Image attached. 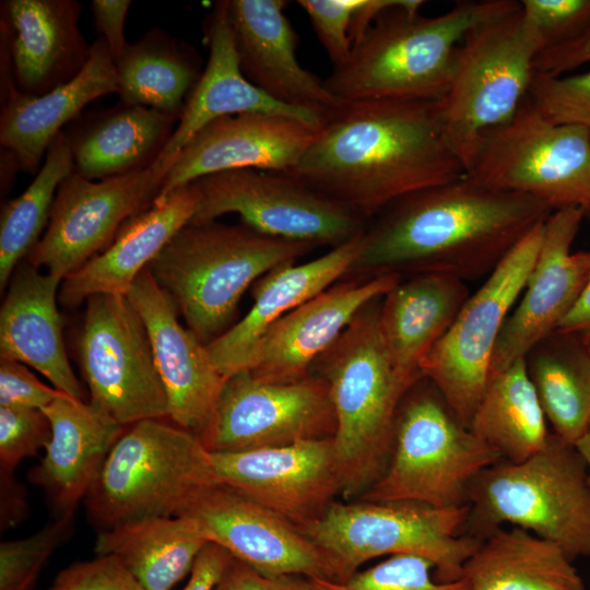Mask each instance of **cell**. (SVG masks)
Returning a JSON list of instances; mask_svg holds the SVG:
<instances>
[{"instance_id":"6da1fadb","label":"cell","mask_w":590,"mask_h":590,"mask_svg":"<svg viewBox=\"0 0 590 590\" xmlns=\"http://www.w3.org/2000/svg\"><path fill=\"white\" fill-rule=\"evenodd\" d=\"M553 210L531 196L469 175L410 193L373 219L344 279L488 274Z\"/></svg>"},{"instance_id":"7a4b0ae2","label":"cell","mask_w":590,"mask_h":590,"mask_svg":"<svg viewBox=\"0 0 590 590\" xmlns=\"http://www.w3.org/2000/svg\"><path fill=\"white\" fill-rule=\"evenodd\" d=\"M366 224L391 203L465 175L437 102H340L288 173Z\"/></svg>"},{"instance_id":"3957f363","label":"cell","mask_w":590,"mask_h":590,"mask_svg":"<svg viewBox=\"0 0 590 590\" xmlns=\"http://www.w3.org/2000/svg\"><path fill=\"white\" fill-rule=\"evenodd\" d=\"M423 3L404 0L379 14L349 59L324 80L339 102H439L464 35L519 5L514 0L459 1L446 13L426 17L420 14Z\"/></svg>"},{"instance_id":"277c9868","label":"cell","mask_w":590,"mask_h":590,"mask_svg":"<svg viewBox=\"0 0 590 590\" xmlns=\"http://www.w3.org/2000/svg\"><path fill=\"white\" fill-rule=\"evenodd\" d=\"M378 297L365 305L310 368L328 386L335 414L332 437L341 495L359 497L385 472L400 405L417 382L402 376L384 345Z\"/></svg>"},{"instance_id":"5b68a950","label":"cell","mask_w":590,"mask_h":590,"mask_svg":"<svg viewBox=\"0 0 590 590\" xmlns=\"http://www.w3.org/2000/svg\"><path fill=\"white\" fill-rule=\"evenodd\" d=\"M316 246L261 234L244 223L184 226L148 266L152 278L205 345L233 324L247 288Z\"/></svg>"},{"instance_id":"8992f818","label":"cell","mask_w":590,"mask_h":590,"mask_svg":"<svg viewBox=\"0 0 590 590\" xmlns=\"http://www.w3.org/2000/svg\"><path fill=\"white\" fill-rule=\"evenodd\" d=\"M468 505L470 536L482 541L509 523L557 544L570 560L590 556L588 468L576 446L554 433L527 460H502L483 471Z\"/></svg>"},{"instance_id":"52a82bcc","label":"cell","mask_w":590,"mask_h":590,"mask_svg":"<svg viewBox=\"0 0 590 590\" xmlns=\"http://www.w3.org/2000/svg\"><path fill=\"white\" fill-rule=\"evenodd\" d=\"M216 484L211 455L198 435L169 418H149L125 429L83 502L102 531L178 516Z\"/></svg>"},{"instance_id":"ba28073f","label":"cell","mask_w":590,"mask_h":590,"mask_svg":"<svg viewBox=\"0 0 590 590\" xmlns=\"http://www.w3.org/2000/svg\"><path fill=\"white\" fill-rule=\"evenodd\" d=\"M469 505L436 508L411 502H332L317 520L299 528L329 558L335 582L380 556L429 560L439 582L462 578L481 540L461 533Z\"/></svg>"},{"instance_id":"9c48e42d","label":"cell","mask_w":590,"mask_h":590,"mask_svg":"<svg viewBox=\"0 0 590 590\" xmlns=\"http://www.w3.org/2000/svg\"><path fill=\"white\" fill-rule=\"evenodd\" d=\"M499 461V455L459 421L423 377L400 405L385 472L357 500L464 506L475 479Z\"/></svg>"},{"instance_id":"30bf717a","label":"cell","mask_w":590,"mask_h":590,"mask_svg":"<svg viewBox=\"0 0 590 590\" xmlns=\"http://www.w3.org/2000/svg\"><path fill=\"white\" fill-rule=\"evenodd\" d=\"M542 50L520 2L470 30L458 45L448 90L437 103L447 142L465 173L483 134L517 114Z\"/></svg>"},{"instance_id":"8fae6325","label":"cell","mask_w":590,"mask_h":590,"mask_svg":"<svg viewBox=\"0 0 590 590\" xmlns=\"http://www.w3.org/2000/svg\"><path fill=\"white\" fill-rule=\"evenodd\" d=\"M467 175L590 219V131L548 121L528 96L510 121L483 134Z\"/></svg>"},{"instance_id":"7c38bea8","label":"cell","mask_w":590,"mask_h":590,"mask_svg":"<svg viewBox=\"0 0 590 590\" xmlns=\"http://www.w3.org/2000/svg\"><path fill=\"white\" fill-rule=\"evenodd\" d=\"M545 222L520 240L486 276L421 363L423 377L433 382L467 427L488 384L497 339L538 260Z\"/></svg>"},{"instance_id":"4fadbf2b","label":"cell","mask_w":590,"mask_h":590,"mask_svg":"<svg viewBox=\"0 0 590 590\" xmlns=\"http://www.w3.org/2000/svg\"><path fill=\"white\" fill-rule=\"evenodd\" d=\"M78 356L94 409L126 427L168 418L146 326L126 294L85 300Z\"/></svg>"},{"instance_id":"5bb4252c","label":"cell","mask_w":590,"mask_h":590,"mask_svg":"<svg viewBox=\"0 0 590 590\" xmlns=\"http://www.w3.org/2000/svg\"><path fill=\"white\" fill-rule=\"evenodd\" d=\"M199 202L190 223L216 221L235 213L241 223L276 238L338 247L367 224L341 204L285 173L229 169L193 182Z\"/></svg>"},{"instance_id":"9a60e30c","label":"cell","mask_w":590,"mask_h":590,"mask_svg":"<svg viewBox=\"0 0 590 590\" xmlns=\"http://www.w3.org/2000/svg\"><path fill=\"white\" fill-rule=\"evenodd\" d=\"M177 155L97 181L73 169L60 184L46 232L26 261L60 280L78 271L113 243L126 221L153 204Z\"/></svg>"},{"instance_id":"2e32d148","label":"cell","mask_w":590,"mask_h":590,"mask_svg":"<svg viewBox=\"0 0 590 590\" xmlns=\"http://www.w3.org/2000/svg\"><path fill=\"white\" fill-rule=\"evenodd\" d=\"M335 427L321 378L269 382L243 370L226 379L199 438L209 452H234L332 438Z\"/></svg>"},{"instance_id":"e0dca14e","label":"cell","mask_w":590,"mask_h":590,"mask_svg":"<svg viewBox=\"0 0 590 590\" xmlns=\"http://www.w3.org/2000/svg\"><path fill=\"white\" fill-rule=\"evenodd\" d=\"M210 455L219 484L298 528L320 518L342 492L332 438Z\"/></svg>"},{"instance_id":"ac0fdd59","label":"cell","mask_w":590,"mask_h":590,"mask_svg":"<svg viewBox=\"0 0 590 590\" xmlns=\"http://www.w3.org/2000/svg\"><path fill=\"white\" fill-rule=\"evenodd\" d=\"M178 516L261 575L335 580L327 555L296 524L232 488L212 486Z\"/></svg>"},{"instance_id":"d6986e66","label":"cell","mask_w":590,"mask_h":590,"mask_svg":"<svg viewBox=\"0 0 590 590\" xmlns=\"http://www.w3.org/2000/svg\"><path fill=\"white\" fill-rule=\"evenodd\" d=\"M319 128L295 118L267 113L221 117L200 130L178 153L153 204L175 190L215 173L255 168L288 173Z\"/></svg>"},{"instance_id":"ffe728a7","label":"cell","mask_w":590,"mask_h":590,"mask_svg":"<svg viewBox=\"0 0 590 590\" xmlns=\"http://www.w3.org/2000/svg\"><path fill=\"white\" fill-rule=\"evenodd\" d=\"M583 217L581 209L569 206L553 211L546 220L542 247L523 296L497 339L491 375L524 358L556 331L575 303L590 270V251L571 253Z\"/></svg>"},{"instance_id":"44dd1931","label":"cell","mask_w":590,"mask_h":590,"mask_svg":"<svg viewBox=\"0 0 590 590\" xmlns=\"http://www.w3.org/2000/svg\"><path fill=\"white\" fill-rule=\"evenodd\" d=\"M126 295L146 326L168 401V418L199 436L227 377L213 363L206 345L178 321L174 304L148 268L138 275Z\"/></svg>"},{"instance_id":"7402d4cb","label":"cell","mask_w":590,"mask_h":590,"mask_svg":"<svg viewBox=\"0 0 590 590\" xmlns=\"http://www.w3.org/2000/svg\"><path fill=\"white\" fill-rule=\"evenodd\" d=\"M400 280L398 275L340 280L275 322L261 339L248 370L269 382L308 377L316 359L356 314Z\"/></svg>"},{"instance_id":"603a6c76","label":"cell","mask_w":590,"mask_h":590,"mask_svg":"<svg viewBox=\"0 0 590 590\" xmlns=\"http://www.w3.org/2000/svg\"><path fill=\"white\" fill-rule=\"evenodd\" d=\"M2 8V80H10L23 94L38 96L81 72L91 46L78 27V1L8 0Z\"/></svg>"},{"instance_id":"cb8c5ba5","label":"cell","mask_w":590,"mask_h":590,"mask_svg":"<svg viewBox=\"0 0 590 590\" xmlns=\"http://www.w3.org/2000/svg\"><path fill=\"white\" fill-rule=\"evenodd\" d=\"M287 1H228V21L244 75L273 99L328 114L339 105L324 81L297 60V35L284 14Z\"/></svg>"},{"instance_id":"d4e9b609","label":"cell","mask_w":590,"mask_h":590,"mask_svg":"<svg viewBox=\"0 0 590 590\" xmlns=\"http://www.w3.org/2000/svg\"><path fill=\"white\" fill-rule=\"evenodd\" d=\"M118 94L116 66L105 39L91 46L90 58L71 81L38 96L21 93L2 80L4 96L0 115V144L16 169L39 170L43 156L61 128L76 118L93 101Z\"/></svg>"},{"instance_id":"484cf974","label":"cell","mask_w":590,"mask_h":590,"mask_svg":"<svg viewBox=\"0 0 590 590\" xmlns=\"http://www.w3.org/2000/svg\"><path fill=\"white\" fill-rule=\"evenodd\" d=\"M363 233L314 260L278 268L259 279L249 311L206 345L219 370L227 378L248 370L261 339L275 322L346 276Z\"/></svg>"},{"instance_id":"4316f807","label":"cell","mask_w":590,"mask_h":590,"mask_svg":"<svg viewBox=\"0 0 590 590\" xmlns=\"http://www.w3.org/2000/svg\"><path fill=\"white\" fill-rule=\"evenodd\" d=\"M43 411L51 437L28 480L40 486L55 518L72 515L83 502L110 449L127 428L87 401L61 393Z\"/></svg>"},{"instance_id":"83f0119b","label":"cell","mask_w":590,"mask_h":590,"mask_svg":"<svg viewBox=\"0 0 590 590\" xmlns=\"http://www.w3.org/2000/svg\"><path fill=\"white\" fill-rule=\"evenodd\" d=\"M61 282L27 261L17 266L0 309V358L33 367L57 390L85 401L63 343L57 308Z\"/></svg>"},{"instance_id":"f1b7e54d","label":"cell","mask_w":590,"mask_h":590,"mask_svg":"<svg viewBox=\"0 0 590 590\" xmlns=\"http://www.w3.org/2000/svg\"><path fill=\"white\" fill-rule=\"evenodd\" d=\"M209 60L191 92L161 157L174 156L205 126L231 115L244 113L279 114L320 128L327 115L282 104L243 73L228 21V1L217 2L206 21Z\"/></svg>"},{"instance_id":"f546056e","label":"cell","mask_w":590,"mask_h":590,"mask_svg":"<svg viewBox=\"0 0 590 590\" xmlns=\"http://www.w3.org/2000/svg\"><path fill=\"white\" fill-rule=\"evenodd\" d=\"M199 202L193 184L126 221L113 243L61 282L58 300L76 307L96 294H126L168 241L190 223Z\"/></svg>"},{"instance_id":"4dcf8cb0","label":"cell","mask_w":590,"mask_h":590,"mask_svg":"<svg viewBox=\"0 0 590 590\" xmlns=\"http://www.w3.org/2000/svg\"><path fill=\"white\" fill-rule=\"evenodd\" d=\"M464 281L446 274L402 278L380 302L378 327L398 371L411 381L423 378L420 366L445 335L470 297Z\"/></svg>"},{"instance_id":"1f68e13d","label":"cell","mask_w":590,"mask_h":590,"mask_svg":"<svg viewBox=\"0 0 590 590\" xmlns=\"http://www.w3.org/2000/svg\"><path fill=\"white\" fill-rule=\"evenodd\" d=\"M177 120L154 108L125 104L95 114L66 133L74 170L103 180L143 169L160 156Z\"/></svg>"},{"instance_id":"d6a6232c","label":"cell","mask_w":590,"mask_h":590,"mask_svg":"<svg viewBox=\"0 0 590 590\" xmlns=\"http://www.w3.org/2000/svg\"><path fill=\"white\" fill-rule=\"evenodd\" d=\"M470 590H586L555 543L519 527L495 529L463 567Z\"/></svg>"},{"instance_id":"836d02e7","label":"cell","mask_w":590,"mask_h":590,"mask_svg":"<svg viewBox=\"0 0 590 590\" xmlns=\"http://www.w3.org/2000/svg\"><path fill=\"white\" fill-rule=\"evenodd\" d=\"M208 543L186 517H150L98 531L94 551L119 557L148 590H170Z\"/></svg>"},{"instance_id":"e575fe53","label":"cell","mask_w":590,"mask_h":590,"mask_svg":"<svg viewBox=\"0 0 590 590\" xmlns=\"http://www.w3.org/2000/svg\"><path fill=\"white\" fill-rule=\"evenodd\" d=\"M469 428L508 462L524 461L545 447L551 433L524 358L491 375Z\"/></svg>"},{"instance_id":"d590c367","label":"cell","mask_w":590,"mask_h":590,"mask_svg":"<svg viewBox=\"0 0 590 590\" xmlns=\"http://www.w3.org/2000/svg\"><path fill=\"white\" fill-rule=\"evenodd\" d=\"M115 66L121 104L179 118L202 74L198 56L157 28L128 44Z\"/></svg>"},{"instance_id":"8d00e7d4","label":"cell","mask_w":590,"mask_h":590,"mask_svg":"<svg viewBox=\"0 0 590 590\" xmlns=\"http://www.w3.org/2000/svg\"><path fill=\"white\" fill-rule=\"evenodd\" d=\"M569 334L553 332L526 355L529 377L554 434L576 445L590 423V356Z\"/></svg>"},{"instance_id":"74e56055","label":"cell","mask_w":590,"mask_h":590,"mask_svg":"<svg viewBox=\"0 0 590 590\" xmlns=\"http://www.w3.org/2000/svg\"><path fill=\"white\" fill-rule=\"evenodd\" d=\"M74 169L68 137L61 131L46 153L43 166L19 197L5 202L0 217V288L10 282L23 258L40 239L57 190Z\"/></svg>"},{"instance_id":"f35d334b","label":"cell","mask_w":590,"mask_h":590,"mask_svg":"<svg viewBox=\"0 0 590 590\" xmlns=\"http://www.w3.org/2000/svg\"><path fill=\"white\" fill-rule=\"evenodd\" d=\"M433 564L413 555H393L345 582L310 578L317 590H470L465 578L439 582L433 576Z\"/></svg>"},{"instance_id":"ab89813d","label":"cell","mask_w":590,"mask_h":590,"mask_svg":"<svg viewBox=\"0 0 590 590\" xmlns=\"http://www.w3.org/2000/svg\"><path fill=\"white\" fill-rule=\"evenodd\" d=\"M74 532V514L54 520L32 535L0 544V590H28L51 554Z\"/></svg>"},{"instance_id":"60d3db41","label":"cell","mask_w":590,"mask_h":590,"mask_svg":"<svg viewBox=\"0 0 590 590\" xmlns=\"http://www.w3.org/2000/svg\"><path fill=\"white\" fill-rule=\"evenodd\" d=\"M528 97L548 121L590 131V71L567 76L534 71Z\"/></svg>"},{"instance_id":"b9f144b4","label":"cell","mask_w":590,"mask_h":590,"mask_svg":"<svg viewBox=\"0 0 590 590\" xmlns=\"http://www.w3.org/2000/svg\"><path fill=\"white\" fill-rule=\"evenodd\" d=\"M51 437L40 409L0 406V473L14 474L20 462L36 457Z\"/></svg>"},{"instance_id":"7bdbcfd3","label":"cell","mask_w":590,"mask_h":590,"mask_svg":"<svg viewBox=\"0 0 590 590\" xmlns=\"http://www.w3.org/2000/svg\"><path fill=\"white\" fill-rule=\"evenodd\" d=\"M520 5L543 50L569 43L590 28V0H522Z\"/></svg>"},{"instance_id":"ee69618b","label":"cell","mask_w":590,"mask_h":590,"mask_svg":"<svg viewBox=\"0 0 590 590\" xmlns=\"http://www.w3.org/2000/svg\"><path fill=\"white\" fill-rule=\"evenodd\" d=\"M334 68L350 57V28L362 0H299Z\"/></svg>"},{"instance_id":"f6af8a7d","label":"cell","mask_w":590,"mask_h":590,"mask_svg":"<svg viewBox=\"0 0 590 590\" xmlns=\"http://www.w3.org/2000/svg\"><path fill=\"white\" fill-rule=\"evenodd\" d=\"M49 590H148L113 554L76 562L62 569Z\"/></svg>"},{"instance_id":"bcb514c9","label":"cell","mask_w":590,"mask_h":590,"mask_svg":"<svg viewBox=\"0 0 590 590\" xmlns=\"http://www.w3.org/2000/svg\"><path fill=\"white\" fill-rule=\"evenodd\" d=\"M61 393L39 381L24 364L0 358V406L43 410Z\"/></svg>"},{"instance_id":"7dc6e473","label":"cell","mask_w":590,"mask_h":590,"mask_svg":"<svg viewBox=\"0 0 590 590\" xmlns=\"http://www.w3.org/2000/svg\"><path fill=\"white\" fill-rule=\"evenodd\" d=\"M214 590H317L310 578L264 576L233 558Z\"/></svg>"},{"instance_id":"c3c4849f","label":"cell","mask_w":590,"mask_h":590,"mask_svg":"<svg viewBox=\"0 0 590 590\" xmlns=\"http://www.w3.org/2000/svg\"><path fill=\"white\" fill-rule=\"evenodd\" d=\"M130 4V0H93L91 2L96 30L107 43L114 61L121 56L129 44L123 31Z\"/></svg>"},{"instance_id":"681fc988","label":"cell","mask_w":590,"mask_h":590,"mask_svg":"<svg viewBox=\"0 0 590 590\" xmlns=\"http://www.w3.org/2000/svg\"><path fill=\"white\" fill-rule=\"evenodd\" d=\"M590 62V28L576 39L541 51L533 62L534 71L562 75Z\"/></svg>"},{"instance_id":"f907efd6","label":"cell","mask_w":590,"mask_h":590,"mask_svg":"<svg viewBox=\"0 0 590 590\" xmlns=\"http://www.w3.org/2000/svg\"><path fill=\"white\" fill-rule=\"evenodd\" d=\"M232 559L226 550L209 542L197 556L181 590H214Z\"/></svg>"},{"instance_id":"816d5d0a","label":"cell","mask_w":590,"mask_h":590,"mask_svg":"<svg viewBox=\"0 0 590 590\" xmlns=\"http://www.w3.org/2000/svg\"><path fill=\"white\" fill-rule=\"evenodd\" d=\"M30 506L24 486L14 474L0 473V530L21 524L28 516Z\"/></svg>"},{"instance_id":"f5cc1de1","label":"cell","mask_w":590,"mask_h":590,"mask_svg":"<svg viewBox=\"0 0 590 590\" xmlns=\"http://www.w3.org/2000/svg\"><path fill=\"white\" fill-rule=\"evenodd\" d=\"M557 332L590 334V270L575 303L560 320Z\"/></svg>"},{"instance_id":"db71d44e","label":"cell","mask_w":590,"mask_h":590,"mask_svg":"<svg viewBox=\"0 0 590 590\" xmlns=\"http://www.w3.org/2000/svg\"><path fill=\"white\" fill-rule=\"evenodd\" d=\"M580 455L582 456L587 468L590 482V423L585 435L575 445Z\"/></svg>"},{"instance_id":"11a10c76","label":"cell","mask_w":590,"mask_h":590,"mask_svg":"<svg viewBox=\"0 0 590 590\" xmlns=\"http://www.w3.org/2000/svg\"><path fill=\"white\" fill-rule=\"evenodd\" d=\"M582 341H583V344L586 346V350L590 356V334H582Z\"/></svg>"}]
</instances>
